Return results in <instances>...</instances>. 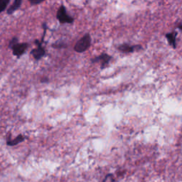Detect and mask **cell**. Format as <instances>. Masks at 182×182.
I'll list each match as a JSON object with an SVG mask.
<instances>
[{
  "instance_id": "cell-1",
  "label": "cell",
  "mask_w": 182,
  "mask_h": 182,
  "mask_svg": "<svg viewBox=\"0 0 182 182\" xmlns=\"http://www.w3.org/2000/svg\"><path fill=\"white\" fill-rule=\"evenodd\" d=\"M91 37L89 34H86L76 43L74 46L75 51L77 53L85 52L91 46Z\"/></svg>"
},
{
  "instance_id": "cell-2",
  "label": "cell",
  "mask_w": 182,
  "mask_h": 182,
  "mask_svg": "<svg viewBox=\"0 0 182 182\" xmlns=\"http://www.w3.org/2000/svg\"><path fill=\"white\" fill-rule=\"evenodd\" d=\"M56 19L61 24H72L74 22V19L68 14L66 7L64 5H61L56 13Z\"/></svg>"
},
{
  "instance_id": "cell-3",
  "label": "cell",
  "mask_w": 182,
  "mask_h": 182,
  "mask_svg": "<svg viewBox=\"0 0 182 182\" xmlns=\"http://www.w3.org/2000/svg\"><path fill=\"white\" fill-rule=\"evenodd\" d=\"M34 43L37 46V48L32 49L31 51V54L33 55L34 58L36 61H39L46 55V50L42 46V43L39 39H36L34 41Z\"/></svg>"
},
{
  "instance_id": "cell-4",
  "label": "cell",
  "mask_w": 182,
  "mask_h": 182,
  "mask_svg": "<svg viewBox=\"0 0 182 182\" xmlns=\"http://www.w3.org/2000/svg\"><path fill=\"white\" fill-rule=\"evenodd\" d=\"M28 47V43H18L11 48L13 55L19 58L22 55L25 53L26 49Z\"/></svg>"
},
{
  "instance_id": "cell-5",
  "label": "cell",
  "mask_w": 182,
  "mask_h": 182,
  "mask_svg": "<svg viewBox=\"0 0 182 182\" xmlns=\"http://www.w3.org/2000/svg\"><path fill=\"white\" fill-rule=\"evenodd\" d=\"M112 58L110 55H109L106 53H103V54L98 55V56L95 57V58H93L91 60L92 63H100V68L103 69L108 66L109 62Z\"/></svg>"
},
{
  "instance_id": "cell-6",
  "label": "cell",
  "mask_w": 182,
  "mask_h": 182,
  "mask_svg": "<svg viewBox=\"0 0 182 182\" xmlns=\"http://www.w3.org/2000/svg\"><path fill=\"white\" fill-rule=\"evenodd\" d=\"M141 48L142 47L140 46V45L131 46L127 44V43H124V44H121L118 47V49L122 53H133L135 51V50H138L141 49Z\"/></svg>"
},
{
  "instance_id": "cell-7",
  "label": "cell",
  "mask_w": 182,
  "mask_h": 182,
  "mask_svg": "<svg viewBox=\"0 0 182 182\" xmlns=\"http://www.w3.org/2000/svg\"><path fill=\"white\" fill-rule=\"evenodd\" d=\"M27 137L26 136H24L23 135H19L17 136L16 137H15L14 139H7V145H8V146H16V145H19V144H20L21 142H23L25 139H27Z\"/></svg>"
},
{
  "instance_id": "cell-8",
  "label": "cell",
  "mask_w": 182,
  "mask_h": 182,
  "mask_svg": "<svg viewBox=\"0 0 182 182\" xmlns=\"http://www.w3.org/2000/svg\"><path fill=\"white\" fill-rule=\"evenodd\" d=\"M22 4V0H15L14 3H13L9 7V8L7 10V14L9 15L12 14L14 11H16L17 9L20 8Z\"/></svg>"
},
{
  "instance_id": "cell-9",
  "label": "cell",
  "mask_w": 182,
  "mask_h": 182,
  "mask_svg": "<svg viewBox=\"0 0 182 182\" xmlns=\"http://www.w3.org/2000/svg\"><path fill=\"white\" fill-rule=\"evenodd\" d=\"M177 32H172V33L166 34V38L167 39L169 43V44L171 45L172 47L174 48V49H175L176 46H177V43H176V37H177Z\"/></svg>"
},
{
  "instance_id": "cell-10",
  "label": "cell",
  "mask_w": 182,
  "mask_h": 182,
  "mask_svg": "<svg viewBox=\"0 0 182 182\" xmlns=\"http://www.w3.org/2000/svg\"><path fill=\"white\" fill-rule=\"evenodd\" d=\"M9 2V0H0V13L5 10Z\"/></svg>"
},
{
  "instance_id": "cell-11",
  "label": "cell",
  "mask_w": 182,
  "mask_h": 182,
  "mask_svg": "<svg viewBox=\"0 0 182 182\" xmlns=\"http://www.w3.org/2000/svg\"><path fill=\"white\" fill-rule=\"evenodd\" d=\"M19 43L18 38H17V37L12 38V39L10 40V41H9V49H11V48L14 46L15 44H16V43Z\"/></svg>"
},
{
  "instance_id": "cell-12",
  "label": "cell",
  "mask_w": 182,
  "mask_h": 182,
  "mask_svg": "<svg viewBox=\"0 0 182 182\" xmlns=\"http://www.w3.org/2000/svg\"><path fill=\"white\" fill-rule=\"evenodd\" d=\"M66 44H64V43H53V44L52 45V47L55 48V49H61V48H64V47H66Z\"/></svg>"
},
{
  "instance_id": "cell-13",
  "label": "cell",
  "mask_w": 182,
  "mask_h": 182,
  "mask_svg": "<svg viewBox=\"0 0 182 182\" xmlns=\"http://www.w3.org/2000/svg\"><path fill=\"white\" fill-rule=\"evenodd\" d=\"M43 1H40V0H29V2H30L31 5V6L39 4L42 3Z\"/></svg>"
},
{
  "instance_id": "cell-14",
  "label": "cell",
  "mask_w": 182,
  "mask_h": 182,
  "mask_svg": "<svg viewBox=\"0 0 182 182\" xmlns=\"http://www.w3.org/2000/svg\"><path fill=\"white\" fill-rule=\"evenodd\" d=\"M41 83H48V82H49V78H46V77L42 78L41 79Z\"/></svg>"
}]
</instances>
